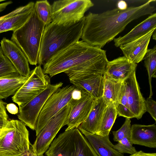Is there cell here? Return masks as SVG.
<instances>
[{
  "label": "cell",
  "instance_id": "836d02e7",
  "mask_svg": "<svg viewBox=\"0 0 156 156\" xmlns=\"http://www.w3.org/2000/svg\"><path fill=\"white\" fill-rule=\"evenodd\" d=\"M115 106L117 113L119 116L129 119L135 118L133 113L126 106L120 103H118Z\"/></svg>",
  "mask_w": 156,
  "mask_h": 156
},
{
  "label": "cell",
  "instance_id": "ee69618b",
  "mask_svg": "<svg viewBox=\"0 0 156 156\" xmlns=\"http://www.w3.org/2000/svg\"><path fill=\"white\" fill-rule=\"evenodd\" d=\"M44 156V155H43V156Z\"/></svg>",
  "mask_w": 156,
  "mask_h": 156
},
{
  "label": "cell",
  "instance_id": "30bf717a",
  "mask_svg": "<svg viewBox=\"0 0 156 156\" xmlns=\"http://www.w3.org/2000/svg\"><path fill=\"white\" fill-rule=\"evenodd\" d=\"M63 83L60 82L49 84L42 92L27 103L19 108L17 117L30 129L35 130L39 113L48 98Z\"/></svg>",
  "mask_w": 156,
  "mask_h": 156
},
{
  "label": "cell",
  "instance_id": "44dd1931",
  "mask_svg": "<svg viewBox=\"0 0 156 156\" xmlns=\"http://www.w3.org/2000/svg\"><path fill=\"white\" fill-rule=\"evenodd\" d=\"M83 134L98 156H124L113 147V144L109 136H101L84 130L80 131Z\"/></svg>",
  "mask_w": 156,
  "mask_h": 156
},
{
  "label": "cell",
  "instance_id": "9c48e42d",
  "mask_svg": "<svg viewBox=\"0 0 156 156\" xmlns=\"http://www.w3.org/2000/svg\"><path fill=\"white\" fill-rule=\"evenodd\" d=\"M50 84V76L45 74L40 66L30 71L29 76L12 98L19 108L24 106L38 95Z\"/></svg>",
  "mask_w": 156,
  "mask_h": 156
},
{
  "label": "cell",
  "instance_id": "4dcf8cb0",
  "mask_svg": "<svg viewBox=\"0 0 156 156\" xmlns=\"http://www.w3.org/2000/svg\"><path fill=\"white\" fill-rule=\"evenodd\" d=\"M131 121L130 119L126 118L121 127L116 131L112 132L113 135V140L119 142L124 138L129 139L131 134Z\"/></svg>",
  "mask_w": 156,
  "mask_h": 156
},
{
  "label": "cell",
  "instance_id": "e0dca14e",
  "mask_svg": "<svg viewBox=\"0 0 156 156\" xmlns=\"http://www.w3.org/2000/svg\"><path fill=\"white\" fill-rule=\"evenodd\" d=\"M77 89L88 92L95 99L102 97L104 88V74H91L70 81Z\"/></svg>",
  "mask_w": 156,
  "mask_h": 156
},
{
  "label": "cell",
  "instance_id": "7a4b0ae2",
  "mask_svg": "<svg viewBox=\"0 0 156 156\" xmlns=\"http://www.w3.org/2000/svg\"><path fill=\"white\" fill-rule=\"evenodd\" d=\"M106 51L82 41L58 52L43 65V73L51 77L75 66L92 62L108 61Z\"/></svg>",
  "mask_w": 156,
  "mask_h": 156
},
{
  "label": "cell",
  "instance_id": "d4e9b609",
  "mask_svg": "<svg viewBox=\"0 0 156 156\" xmlns=\"http://www.w3.org/2000/svg\"><path fill=\"white\" fill-rule=\"evenodd\" d=\"M29 75L24 76L17 72L0 77V100L13 95Z\"/></svg>",
  "mask_w": 156,
  "mask_h": 156
},
{
  "label": "cell",
  "instance_id": "ab89813d",
  "mask_svg": "<svg viewBox=\"0 0 156 156\" xmlns=\"http://www.w3.org/2000/svg\"><path fill=\"white\" fill-rule=\"evenodd\" d=\"M21 156H38L33 149L31 145L29 150Z\"/></svg>",
  "mask_w": 156,
  "mask_h": 156
},
{
  "label": "cell",
  "instance_id": "3957f363",
  "mask_svg": "<svg viewBox=\"0 0 156 156\" xmlns=\"http://www.w3.org/2000/svg\"><path fill=\"white\" fill-rule=\"evenodd\" d=\"M85 16L75 23L65 25L51 22L45 26L38 57V66L43 65L54 55L79 41L84 26Z\"/></svg>",
  "mask_w": 156,
  "mask_h": 156
},
{
  "label": "cell",
  "instance_id": "d6a6232c",
  "mask_svg": "<svg viewBox=\"0 0 156 156\" xmlns=\"http://www.w3.org/2000/svg\"><path fill=\"white\" fill-rule=\"evenodd\" d=\"M146 111L148 112L156 121V103L152 98H148L145 100Z\"/></svg>",
  "mask_w": 156,
  "mask_h": 156
},
{
  "label": "cell",
  "instance_id": "f1b7e54d",
  "mask_svg": "<svg viewBox=\"0 0 156 156\" xmlns=\"http://www.w3.org/2000/svg\"><path fill=\"white\" fill-rule=\"evenodd\" d=\"M34 8L39 19L45 26L52 22L51 5L47 0L36 1Z\"/></svg>",
  "mask_w": 156,
  "mask_h": 156
},
{
  "label": "cell",
  "instance_id": "2e32d148",
  "mask_svg": "<svg viewBox=\"0 0 156 156\" xmlns=\"http://www.w3.org/2000/svg\"><path fill=\"white\" fill-rule=\"evenodd\" d=\"M137 66L124 56L119 57L108 61L104 74L114 80L123 81L136 71Z\"/></svg>",
  "mask_w": 156,
  "mask_h": 156
},
{
  "label": "cell",
  "instance_id": "5bb4252c",
  "mask_svg": "<svg viewBox=\"0 0 156 156\" xmlns=\"http://www.w3.org/2000/svg\"><path fill=\"white\" fill-rule=\"evenodd\" d=\"M34 3L31 2L24 6L18 8L5 15L0 20V33L9 30L14 31L22 26L33 12Z\"/></svg>",
  "mask_w": 156,
  "mask_h": 156
},
{
  "label": "cell",
  "instance_id": "1f68e13d",
  "mask_svg": "<svg viewBox=\"0 0 156 156\" xmlns=\"http://www.w3.org/2000/svg\"><path fill=\"white\" fill-rule=\"evenodd\" d=\"M133 144L129 139L124 138L118 142L117 144L114 145L113 147L121 153H127L131 155L137 152Z\"/></svg>",
  "mask_w": 156,
  "mask_h": 156
},
{
  "label": "cell",
  "instance_id": "52a82bcc",
  "mask_svg": "<svg viewBox=\"0 0 156 156\" xmlns=\"http://www.w3.org/2000/svg\"><path fill=\"white\" fill-rule=\"evenodd\" d=\"M70 111L69 103L53 117L36 136L31 146L38 156L43 155L59 131L67 125Z\"/></svg>",
  "mask_w": 156,
  "mask_h": 156
},
{
  "label": "cell",
  "instance_id": "8fae6325",
  "mask_svg": "<svg viewBox=\"0 0 156 156\" xmlns=\"http://www.w3.org/2000/svg\"><path fill=\"white\" fill-rule=\"evenodd\" d=\"M81 97L78 99L72 98L69 103L70 111L68 127L65 130L77 128L87 117L95 100L87 92L80 90Z\"/></svg>",
  "mask_w": 156,
  "mask_h": 156
},
{
  "label": "cell",
  "instance_id": "ba28073f",
  "mask_svg": "<svg viewBox=\"0 0 156 156\" xmlns=\"http://www.w3.org/2000/svg\"><path fill=\"white\" fill-rule=\"evenodd\" d=\"M75 88L73 85L60 87L48 98L37 120L35 129L36 136L53 117L69 103Z\"/></svg>",
  "mask_w": 156,
  "mask_h": 156
},
{
  "label": "cell",
  "instance_id": "484cf974",
  "mask_svg": "<svg viewBox=\"0 0 156 156\" xmlns=\"http://www.w3.org/2000/svg\"><path fill=\"white\" fill-rule=\"evenodd\" d=\"M72 156H98L87 138L77 128L74 129Z\"/></svg>",
  "mask_w": 156,
  "mask_h": 156
},
{
  "label": "cell",
  "instance_id": "4fadbf2b",
  "mask_svg": "<svg viewBox=\"0 0 156 156\" xmlns=\"http://www.w3.org/2000/svg\"><path fill=\"white\" fill-rule=\"evenodd\" d=\"M0 48L4 55L10 60L17 72L21 76H28L30 74L29 63L21 49L14 42L3 37Z\"/></svg>",
  "mask_w": 156,
  "mask_h": 156
},
{
  "label": "cell",
  "instance_id": "f546056e",
  "mask_svg": "<svg viewBox=\"0 0 156 156\" xmlns=\"http://www.w3.org/2000/svg\"><path fill=\"white\" fill-rule=\"evenodd\" d=\"M17 72L10 60L3 54L0 47V77Z\"/></svg>",
  "mask_w": 156,
  "mask_h": 156
},
{
  "label": "cell",
  "instance_id": "ffe728a7",
  "mask_svg": "<svg viewBox=\"0 0 156 156\" xmlns=\"http://www.w3.org/2000/svg\"><path fill=\"white\" fill-rule=\"evenodd\" d=\"M74 129L65 130L52 142L45 153L47 156H72Z\"/></svg>",
  "mask_w": 156,
  "mask_h": 156
},
{
  "label": "cell",
  "instance_id": "277c9868",
  "mask_svg": "<svg viewBox=\"0 0 156 156\" xmlns=\"http://www.w3.org/2000/svg\"><path fill=\"white\" fill-rule=\"evenodd\" d=\"M45 24L34 9L30 17L20 27L13 31L11 40L22 50L29 63L36 65Z\"/></svg>",
  "mask_w": 156,
  "mask_h": 156
},
{
  "label": "cell",
  "instance_id": "cb8c5ba5",
  "mask_svg": "<svg viewBox=\"0 0 156 156\" xmlns=\"http://www.w3.org/2000/svg\"><path fill=\"white\" fill-rule=\"evenodd\" d=\"M108 61H98L86 63L73 67L64 72L72 81L91 74H104Z\"/></svg>",
  "mask_w": 156,
  "mask_h": 156
},
{
  "label": "cell",
  "instance_id": "5b68a950",
  "mask_svg": "<svg viewBox=\"0 0 156 156\" xmlns=\"http://www.w3.org/2000/svg\"><path fill=\"white\" fill-rule=\"evenodd\" d=\"M31 144L25 124L20 120H8L0 132V156H21Z\"/></svg>",
  "mask_w": 156,
  "mask_h": 156
},
{
  "label": "cell",
  "instance_id": "603a6c76",
  "mask_svg": "<svg viewBox=\"0 0 156 156\" xmlns=\"http://www.w3.org/2000/svg\"><path fill=\"white\" fill-rule=\"evenodd\" d=\"M103 92L102 98L108 105L114 104L115 105L119 103L122 96L125 90L123 81L114 80L105 74Z\"/></svg>",
  "mask_w": 156,
  "mask_h": 156
},
{
  "label": "cell",
  "instance_id": "6da1fadb",
  "mask_svg": "<svg viewBox=\"0 0 156 156\" xmlns=\"http://www.w3.org/2000/svg\"><path fill=\"white\" fill-rule=\"evenodd\" d=\"M150 0L138 6L124 10L116 8L100 13L90 12L85 16L82 41L100 48L113 40L133 21L144 16L151 15L155 10Z\"/></svg>",
  "mask_w": 156,
  "mask_h": 156
},
{
  "label": "cell",
  "instance_id": "e575fe53",
  "mask_svg": "<svg viewBox=\"0 0 156 156\" xmlns=\"http://www.w3.org/2000/svg\"><path fill=\"white\" fill-rule=\"evenodd\" d=\"M7 103L2 100H0V117L8 120V116L6 112V106Z\"/></svg>",
  "mask_w": 156,
  "mask_h": 156
},
{
  "label": "cell",
  "instance_id": "7402d4cb",
  "mask_svg": "<svg viewBox=\"0 0 156 156\" xmlns=\"http://www.w3.org/2000/svg\"><path fill=\"white\" fill-rule=\"evenodd\" d=\"M107 106L102 97L95 99L87 117L77 128L95 134Z\"/></svg>",
  "mask_w": 156,
  "mask_h": 156
},
{
  "label": "cell",
  "instance_id": "b9f144b4",
  "mask_svg": "<svg viewBox=\"0 0 156 156\" xmlns=\"http://www.w3.org/2000/svg\"><path fill=\"white\" fill-rule=\"evenodd\" d=\"M156 29L153 32V33L152 34V37H153V39L154 40H156Z\"/></svg>",
  "mask_w": 156,
  "mask_h": 156
},
{
  "label": "cell",
  "instance_id": "8992f818",
  "mask_svg": "<svg viewBox=\"0 0 156 156\" xmlns=\"http://www.w3.org/2000/svg\"><path fill=\"white\" fill-rule=\"evenodd\" d=\"M51 5L52 22L65 25L80 20L94 4L90 0H60L54 1Z\"/></svg>",
  "mask_w": 156,
  "mask_h": 156
},
{
  "label": "cell",
  "instance_id": "7c38bea8",
  "mask_svg": "<svg viewBox=\"0 0 156 156\" xmlns=\"http://www.w3.org/2000/svg\"><path fill=\"white\" fill-rule=\"evenodd\" d=\"M123 82L126 95L127 108L138 119H141L146 111L145 99L141 93L137 82L136 71Z\"/></svg>",
  "mask_w": 156,
  "mask_h": 156
},
{
  "label": "cell",
  "instance_id": "ac0fdd59",
  "mask_svg": "<svg viewBox=\"0 0 156 156\" xmlns=\"http://www.w3.org/2000/svg\"><path fill=\"white\" fill-rule=\"evenodd\" d=\"M129 140L133 144L156 148V125H132Z\"/></svg>",
  "mask_w": 156,
  "mask_h": 156
},
{
  "label": "cell",
  "instance_id": "f35d334b",
  "mask_svg": "<svg viewBox=\"0 0 156 156\" xmlns=\"http://www.w3.org/2000/svg\"><path fill=\"white\" fill-rule=\"evenodd\" d=\"M117 5V8L120 9H125L128 8L126 3L123 1H119L118 2Z\"/></svg>",
  "mask_w": 156,
  "mask_h": 156
},
{
  "label": "cell",
  "instance_id": "83f0119b",
  "mask_svg": "<svg viewBox=\"0 0 156 156\" xmlns=\"http://www.w3.org/2000/svg\"><path fill=\"white\" fill-rule=\"evenodd\" d=\"M144 66L148 73L149 83L150 87L149 98H152L153 95L151 80L152 77L156 78V46L152 48L147 49L144 57Z\"/></svg>",
  "mask_w": 156,
  "mask_h": 156
},
{
  "label": "cell",
  "instance_id": "8d00e7d4",
  "mask_svg": "<svg viewBox=\"0 0 156 156\" xmlns=\"http://www.w3.org/2000/svg\"><path fill=\"white\" fill-rule=\"evenodd\" d=\"M130 156H156V153H147L142 151H137L136 153L131 154Z\"/></svg>",
  "mask_w": 156,
  "mask_h": 156
},
{
  "label": "cell",
  "instance_id": "74e56055",
  "mask_svg": "<svg viewBox=\"0 0 156 156\" xmlns=\"http://www.w3.org/2000/svg\"><path fill=\"white\" fill-rule=\"evenodd\" d=\"M5 0H0V2L5 1ZM12 3L11 1H8L5 2L0 3V12L4 10L8 5Z\"/></svg>",
  "mask_w": 156,
  "mask_h": 156
},
{
  "label": "cell",
  "instance_id": "60d3db41",
  "mask_svg": "<svg viewBox=\"0 0 156 156\" xmlns=\"http://www.w3.org/2000/svg\"><path fill=\"white\" fill-rule=\"evenodd\" d=\"M8 121L0 117V129H2Z\"/></svg>",
  "mask_w": 156,
  "mask_h": 156
},
{
  "label": "cell",
  "instance_id": "7bdbcfd3",
  "mask_svg": "<svg viewBox=\"0 0 156 156\" xmlns=\"http://www.w3.org/2000/svg\"><path fill=\"white\" fill-rule=\"evenodd\" d=\"M1 129H0V131L1 130Z\"/></svg>",
  "mask_w": 156,
  "mask_h": 156
},
{
  "label": "cell",
  "instance_id": "9a60e30c",
  "mask_svg": "<svg viewBox=\"0 0 156 156\" xmlns=\"http://www.w3.org/2000/svg\"><path fill=\"white\" fill-rule=\"evenodd\" d=\"M155 29L153 30L140 38L120 46L124 56L130 62L136 64L143 60L151 37Z\"/></svg>",
  "mask_w": 156,
  "mask_h": 156
},
{
  "label": "cell",
  "instance_id": "4316f807",
  "mask_svg": "<svg viewBox=\"0 0 156 156\" xmlns=\"http://www.w3.org/2000/svg\"><path fill=\"white\" fill-rule=\"evenodd\" d=\"M117 115L114 104L107 105L104 111L95 134L102 136H108Z\"/></svg>",
  "mask_w": 156,
  "mask_h": 156
},
{
  "label": "cell",
  "instance_id": "d6986e66",
  "mask_svg": "<svg viewBox=\"0 0 156 156\" xmlns=\"http://www.w3.org/2000/svg\"><path fill=\"white\" fill-rule=\"evenodd\" d=\"M156 28V13H153L125 35L113 40L116 47L136 40Z\"/></svg>",
  "mask_w": 156,
  "mask_h": 156
},
{
  "label": "cell",
  "instance_id": "d590c367",
  "mask_svg": "<svg viewBox=\"0 0 156 156\" xmlns=\"http://www.w3.org/2000/svg\"><path fill=\"white\" fill-rule=\"evenodd\" d=\"M6 109L10 114L13 115L18 114L19 109L17 106L14 103L7 104L6 106Z\"/></svg>",
  "mask_w": 156,
  "mask_h": 156
}]
</instances>
